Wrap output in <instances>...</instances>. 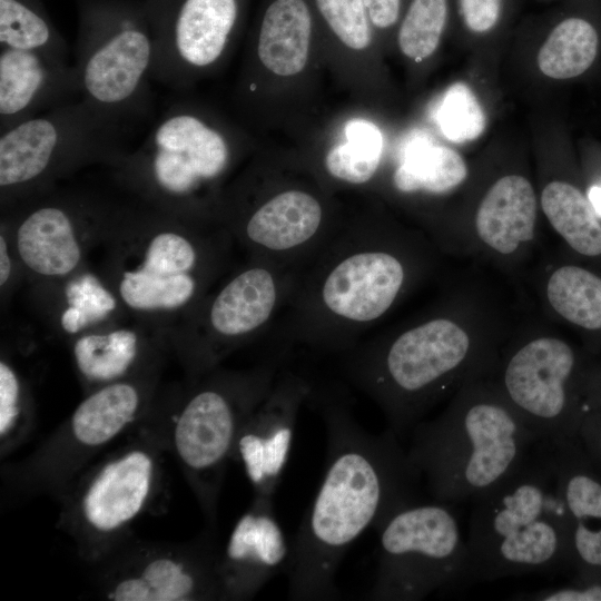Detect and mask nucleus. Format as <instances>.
Here are the masks:
<instances>
[{
  "instance_id": "nucleus-1",
  "label": "nucleus",
  "mask_w": 601,
  "mask_h": 601,
  "mask_svg": "<svg viewBox=\"0 0 601 601\" xmlns=\"http://www.w3.org/2000/svg\"><path fill=\"white\" fill-rule=\"evenodd\" d=\"M309 397L325 424L326 464L292 543L288 597L334 600L336 573L351 545L394 510L418 501L421 477L391 427L372 434L344 401L314 388Z\"/></svg>"
},
{
  "instance_id": "nucleus-2",
  "label": "nucleus",
  "mask_w": 601,
  "mask_h": 601,
  "mask_svg": "<svg viewBox=\"0 0 601 601\" xmlns=\"http://www.w3.org/2000/svg\"><path fill=\"white\" fill-rule=\"evenodd\" d=\"M501 309L477 290H460L407 326L348 351L347 375L401 437L465 383L493 371L513 332Z\"/></svg>"
},
{
  "instance_id": "nucleus-3",
  "label": "nucleus",
  "mask_w": 601,
  "mask_h": 601,
  "mask_svg": "<svg viewBox=\"0 0 601 601\" xmlns=\"http://www.w3.org/2000/svg\"><path fill=\"white\" fill-rule=\"evenodd\" d=\"M233 242L220 221L174 215L130 197L100 246V275L127 315L167 337L219 279Z\"/></svg>"
},
{
  "instance_id": "nucleus-4",
  "label": "nucleus",
  "mask_w": 601,
  "mask_h": 601,
  "mask_svg": "<svg viewBox=\"0 0 601 601\" xmlns=\"http://www.w3.org/2000/svg\"><path fill=\"white\" fill-rule=\"evenodd\" d=\"M418 236H332L300 278L295 274L290 336L316 348L348 351L388 314L430 265Z\"/></svg>"
},
{
  "instance_id": "nucleus-5",
  "label": "nucleus",
  "mask_w": 601,
  "mask_h": 601,
  "mask_svg": "<svg viewBox=\"0 0 601 601\" xmlns=\"http://www.w3.org/2000/svg\"><path fill=\"white\" fill-rule=\"evenodd\" d=\"M406 450L431 500L474 501L515 472L539 440L489 375L469 381L435 418L418 422Z\"/></svg>"
},
{
  "instance_id": "nucleus-6",
  "label": "nucleus",
  "mask_w": 601,
  "mask_h": 601,
  "mask_svg": "<svg viewBox=\"0 0 601 601\" xmlns=\"http://www.w3.org/2000/svg\"><path fill=\"white\" fill-rule=\"evenodd\" d=\"M473 502L464 588L552 575L570 561V516L546 442L539 441L515 472Z\"/></svg>"
},
{
  "instance_id": "nucleus-7",
  "label": "nucleus",
  "mask_w": 601,
  "mask_h": 601,
  "mask_svg": "<svg viewBox=\"0 0 601 601\" xmlns=\"http://www.w3.org/2000/svg\"><path fill=\"white\" fill-rule=\"evenodd\" d=\"M168 449L161 390L151 412L91 462L57 497V526L88 566L135 535L165 493Z\"/></svg>"
},
{
  "instance_id": "nucleus-8",
  "label": "nucleus",
  "mask_w": 601,
  "mask_h": 601,
  "mask_svg": "<svg viewBox=\"0 0 601 601\" xmlns=\"http://www.w3.org/2000/svg\"><path fill=\"white\" fill-rule=\"evenodd\" d=\"M235 158L229 131L191 104L174 100L110 170L120 189L146 205L220 221L219 188Z\"/></svg>"
},
{
  "instance_id": "nucleus-9",
  "label": "nucleus",
  "mask_w": 601,
  "mask_h": 601,
  "mask_svg": "<svg viewBox=\"0 0 601 601\" xmlns=\"http://www.w3.org/2000/svg\"><path fill=\"white\" fill-rule=\"evenodd\" d=\"M277 375L275 363L242 371L217 366L162 390L169 454L211 529L237 436Z\"/></svg>"
},
{
  "instance_id": "nucleus-10",
  "label": "nucleus",
  "mask_w": 601,
  "mask_h": 601,
  "mask_svg": "<svg viewBox=\"0 0 601 601\" xmlns=\"http://www.w3.org/2000/svg\"><path fill=\"white\" fill-rule=\"evenodd\" d=\"M135 127L80 98L0 131L1 210L89 166L112 168Z\"/></svg>"
},
{
  "instance_id": "nucleus-11",
  "label": "nucleus",
  "mask_w": 601,
  "mask_h": 601,
  "mask_svg": "<svg viewBox=\"0 0 601 601\" xmlns=\"http://www.w3.org/2000/svg\"><path fill=\"white\" fill-rule=\"evenodd\" d=\"M164 366L85 393L72 413L27 457L2 470L16 496L62 491L154 408Z\"/></svg>"
},
{
  "instance_id": "nucleus-12",
  "label": "nucleus",
  "mask_w": 601,
  "mask_h": 601,
  "mask_svg": "<svg viewBox=\"0 0 601 601\" xmlns=\"http://www.w3.org/2000/svg\"><path fill=\"white\" fill-rule=\"evenodd\" d=\"M129 200L58 185L1 210L0 226L9 234L21 276L40 292L87 267Z\"/></svg>"
},
{
  "instance_id": "nucleus-13",
  "label": "nucleus",
  "mask_w": 601,
  "mask_h": 601,
  "mask_svg": "<svg viewBox=\"0 0 601 601\" xmlns=\"http://www.w3.org/2000/svg\"><path fill=\"white\" fill-rule=\"evenodd\" d=\"M374 529L377 566L368 599L417 601L464 588L467 544L452 504L418 500L394 510Z\"/></svg>"
},
{
  "instance_id": "nucleus-14",
  "label": "nucleus",
  "mask_w": 601,
  "mask_h": 601,
  "mask_svg": "<svg viewBox=\"0 0 601 601\" xmlns=\"http://www.w3.org/2000/svg\"><path fill=\"white\" fill-rule=\"evenodd\" d=\"M280 265L252 258L213 290L167 335L187 377L200 376L231 352L258 336L285 300L295 274Z\"/></svg>"
},
{
  "instance_id": "nucleus-15",
  "label": "nucleus",
  "mask_w": 601,
  "mask_h": 601,
  "mask_svg": "<svg viewBox=\"0 0 601 601\" xmlns=\"http://www.w3.org/2000/svg\"><path fill=\"white\" fill-rule=\"evenodd\" d=\"M155 43L148 21L98 7L83 19L75 48L81 98L130 125L151 114Z\"/></svg>"
},
{
  "instance_id": "nucleus-16",
  "label": "nucleus",
  "mask_w": 601,
  "mask_h": 601,
  "mask_svg": "<svg viewBox=\"0 0 601 601\" xmlns=\"http://www.w3.org/2000/svg\"><path fill=\"white\" fill-rule=\"evenodd\" d=\"M215 529L187 542L132 535L89 566L96 594L109 601L221 600Z\"/></svg>"
},
{
  "instance_id": "nucleus-17",
  "label": "nucleus",
  "mask_w": 601,
  "mask_h": 601,
  "mask_svg": "<svg viewBox=\"0 0 601 601\" xmlns=\"http://www.w3.org/2000/svg\"><path fill=\"white\" fill-rule=\"evenodd\" d=\"M578 355L551 329H513L489 374L506 402L541 442L571 440Z\"/></svg>"
},
{
  "instance_id": "nucleus-18",
  "label": "nucleus",
  "mask_w": 601,
  "mask_h": 601,
  "mask_svg": "<svg viewBox=\"0 0 601 601\" xmlns=\"http://www.w3.org/2000/svg\"><path fill=\"white\" fill-rule=\"evenodd\" d=\"M150 26L154 81L184 90L214 69L227 52L238 17L237 0H180Z\"/></svg>"
},
{
  "instance_id": "nucleus-19",
  "label": "nucleus",
  "mask_w": 601,
  "mask_h": 601,
  "mask_svg": "<svg viewBox=\"0 0 601 601\" xmlns=\"http://www.w3.org/2000/svg\"><path fill=\"white\" fill-rule=\"evenodd\" d=\"M220 221L233 240L252 255L280 265L306 259L323 247L326 213L309 191L292 188L260 199L250 206L225 204Z\"/></svg>"
},
{
  "instance_id": "nucleus-20",
  "label": "nucleus",
  "mask_w": 601,
  "mask_h": 601,
  "mask_svg": "<svg viewBox=\"0 0 601 601\" xmlns=\"http://www.w3.org/2000/svg\"><path fill=\"white\" fill-rule=\"evenodd\" d=\"M313 388L297 374H278L242 427L231 462L242 466L254 495L274 497L288 462L300 407Z\"/></svg>"
},
{
  "instance_id": "nucleus-21",
  "label": "nucleus",
  "mask_w": 601,
  "mask_h": 601,
  "mask_svg": "<svg viewBox=\"0 0 601 601\" xmlns=\"http://www.w3.org/2000/svg\"><path fill=\"white\" fill-rule=\"evenodd\" d=\"M273 499L254 495L220 551L218 577L223 601L249 600L288 569L292 544L276 519Z\"/></svg>"
},
{
  "instance_id": "nucleus-22",
  "label": "nucleus",
  "mask_w": 601,
  "mask_h": 601,
  "mask_svg": "<svg viewBox=\"0 0 601 601\" xmlns=\"http://www.w3.org/2000/svg\"><path fill=\"white\" fill-rule=\"evenodd\" d=\"M538 198L523 175L499 177L481 198L466 245L499 265L523 260L536 240Z\"/></svg>"
},
{
  "instance_id": "nucleus-23",
  "label": "nucleus",
  "mask_w": 601,
  "mask_h": 601,
  "mask_svg": "<svg viewBox=\"0 0 601 601\" xmlns=\"http://www.w3.org/2000/svg\"><path fill=\"white\" fill-rule=\"evenodd\" d=\"M77 376L85 393L164 366L170 351L167 337L139 322L119 321L70 341Z\"/></svg>"
},
{
  "instance_id": "nucleus-24",
  "label": "nucleus",
  "mask_w": 601,
  "mask_h": 601,
  "mask_svg": "<svg viewBox=\"0 0 601 601\" xmlns=\"http://www.w3.org/2000/svg\"><path fill=\"white\" fill-rule=\"evenodd\" d=\"M80 98L75 65L0 47V131Z\"/></svg>"
},
{
  "instance_id": "nucleus-25",
  "label": "nucleus",
  "mask_w": 601,
  "mask_h": 601,
  "mask_svg": "<svg viewBox=\"0 0 601 601\" xmlns=\"http://www.w3.org/2000/svg\"><path fill=\"white\" fill-rule=\"evenodd\" d=\"M38 294L45 303L51 302L52 321L69 341L116 323L126 314L101 275L88 267Z\"/></svg>"
},
{
  "instance_id": "nucleus-26",
  "label": "nucleus",
  "mask_w": 601,
  "mask_h": 601,
  "mask_svg": "<svg viewBox=\"0 0 601 601\" xmlns=\"http://www.w3.org/2000/svg\"><path fill=\"white\" fill-rule=\"evenodd\" d=\"M312 19L304 0H275L266 9L256 42V59L270 73L290 77L306 66Z\"/></svg>"
},
{
  "instance_id": "nucleus-27",
  "label": "nucleus",
  "mask_w": 601,
  "mask_h": 601,
  "mask_svg": "<svg viewBox=\"0 0 601 601\" xmlns=\"http://www.w3.org/2000/svg\"><path fill=\"white\" fill-rule=\"evenodd\" d=\"M550 316L587 329H601V277L572 264L549 265L540 285Z\"/></svg>"
},
{
  "instance_id": "nucleus-28",
  "label": "nucleus",
  "mask_w": 601,
  "mask_h": 601,
  "mask_svg": "<svg viewBox=\"0 0 601 601\" xmlns=\"http://www.w3.org/2000/svg\"><path fill=\"white\" fill-rule=\"evenodd\" d=\"M599 47L595 23L581 11L561 16L549 29L536 56L540 71L548 78L578 77L593 63Z\"/></svg>"
},
{
  "instance_id": "nucleus-29",
  "label": "nucleus",
  "mask_w": 601,
  "mask_h": 601,
  "mask_svg": "<svg viewBox=\"0 0 601 601\" xmlns=\"http://www.w3.org/2000/svg\"><path fill=\"white\" fill-rule=\"evenodd\" d=\"M540 206L552 229L575 253L601 255V223L588 197L561 179L548 181L540 194Z\"/></svg>"
},
{
  "instance_id": "nucleus-30",
  "label": "nucleus",
  "mask_w": 601,
  "mask_h": 601,
  "mask_svg": "<svg viewBox=\"0 0 601 601\" xmlns=\"http://www.w3.org/2000/svg\"><path fill=\"white\" fill-rule=\"evenodd\" d=\"M469 176L464 158L440 145H417L396 166L392 181L402 194L442 196L459 188Z\"/></svg>"
},
{
  "instance_id": "nucleus-31",
  "label": "nucleus",
  "mask_w": 601,
  "mask_h": 601,
  "mask_svg": "<svg viewBox=\"0 0 601 601\" xmlns=\"http://www.w3.org/2000/svg\"><path fill=\"white\" fill-rule=\"evenodd\" d=\"M0 47L29 50L69 63V48L49 21L24 0H0Z\"/></svg>"
},
{
  "instance_id": "nucleus-32",
  "label": "nucleus",
  "mask_w": 601,
  "mask_h": 601,
  "mask_svg": "<svg viewBox=\"0 0 601 601\" xmlns=\"http://www.w3.org/2000/svg\"><path fill=\"white\" fill-rule=\"evenodd\" d=\"M346 141L333 146L324 157V167L334 179L349 185H364L377 173L383 150L382 135L365 120L349 121Z\"/></svg>"
},
{
  "instance_id": "nucleus-33",
  "label": "nucleus",
  "mask_w": 601,
  "mask_h": 601,
  "mask_svg": "<svg viewBox=\"0 0 601 601\" xmlns=\"http://www.w3.org/2000/svg\"><path fill=\"white\" fill-rule=\"evenodd\" d=\"M36 424L29 382L7 354L0 358V457H8L24 444Z\"/></svg>"
},
{
  "instance_id": "nucleus-34",
  "label": "nucleus",
  "mask_w": 601,
  "mask_h": 601,
  "mask_svg": "<svg viewBox=\"0 0 601 601\" xmlns=\"http://www.w3.org/2000/svg\"><path fill=\"white\" fill-rule=\"evenodd\" d=\"M450 17V0H411L401 20L397 43L402 53L420 62L440 46Z\"/></svg>"
},
{
  "instance_id": "nucleus-35",
  "label": "nucleus",
  "mask_w": 601,
  "mask_h": 601,
  "mask_svg": "<svg viewBox=\"0 0 601 601\" xmlns=\"http://www.w3.org/2000/svg\"><path fill=\"white\" fill-rule=\"evenodd\" d=\"M442 134L463 144L477 139L486 127V116L474 91L464 82L451 86L437 111Z\"/></svg>"
},
{
  "instance_id": "nucleus-36",
  "label": "nucleus",
  "mask_w": 601,
  "mask_h": 601,
  "mask_svg": "<svg viewBox=\"0 0 601 601\" xmlns=\"http://www.w3.org/2000/svg\"><path fill=\"white\" fill-rule=\"evenodd\" d=\"M317 8L335 36L353 50L372 41V23L363 0H316Z\"/></svg>"
},
{
  "instance_id": "nucleus-37",
  "label": "nucleus",
  "mask_w": 601,
  "mask_h": 601,
  "mask_svg": "<svg viewBox=\"0 0 601 601\" xmlns=\"http://www.w3.org/2000/svg\"><path fill=\"white\" fill-rule=\"evenodd\" d=\"M514 0H455L460 26L470 35L495 32L509 18Z\"/></svg>"
},
{
  "instance_id": "nucleus-38",
  "label": "nucleus",
  "mask_w": 601,
  "mask_h": 601,
  "mask_svg": "<svg viewBox=\"0 0 601 601\" xmlns=\"http://www.w3.org/2000/svg\"><path fill=\"white\" fill-rule=\"evenodd\" d=\"M21 276L9 234L0 226V289L1 294L13 286L17 277Z\"/></svg>"
},
{
  "instance_id": "nucleus-39",
  "label": "nucleus",
  "mask_w": 601,
  "mask_h": 601,
  "mask_svg": "<svg viewBox=\"0 0 601 601\" xmlns=\"http://www.w3.org/2000/svg\"><path fill=\"white\" fill-rule=\"evenodd\" d=\"M372 26L386 30L398 21L402 0H363Z\"/></svg>"
},
{
  "instance_id": "nucleus-40",
  "label": "nucleus",
  "mask_w": 601,
  "mask_h": 601,
  "mask_svg": "<svg viewBox=\"0 0 601 601\" xmlns=\"http://www.w3.org/2000/svg\"><path fill=\"white\" fill-rule=\"evenodd\" d=\"M588 199L591 203L598 217H601V186H592L588 191Z\"/></svg>"
},
{
  "instance_id": "nucleus-41",
  "label": "nucleus",
  "mask_w": 601,
  "mask_h": 601,
  "mask_svg": "<svg viewBox=\"0 0 601 601\" xmlns=\"http://www.w3.org/2000/svg\"><path fill=\"white\" fill-rule=\"evenodd\" d=\"M598 443H599V446H600V450H601V426L599 427V432H598Z\"/></svg>"
}]
</instances>
